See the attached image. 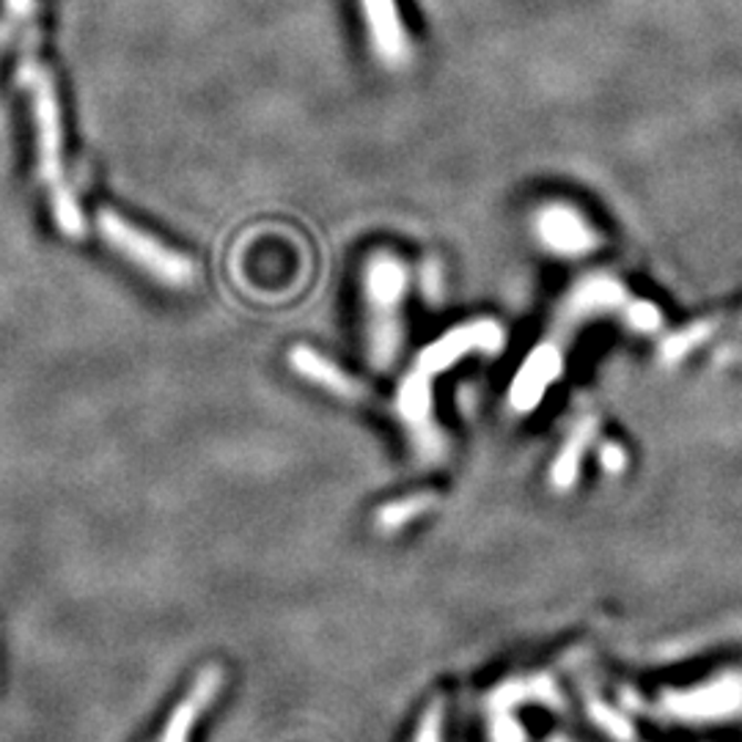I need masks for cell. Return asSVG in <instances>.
I'll return each mask as SVG.
<instances>
[{
	"instance_id": "5bb4252c",
	"label": "cell",
	"mask_w": 742,
	"mask_h": 742,
	"mask_svg": "<svg viewBox=\"0 0 742 742\" xmlns=\"http://www.w3.org/2000/svg\"><path fill=\"white\" fill-rule=\"evenodd\" d=\"M220 682H223V668H218V666L207 668V671L202 673V679L196 682V688L190 690V695L182 701V707L174 712V718H171L168 726H165L163 742H187V734H190L193 723H196V718H198V712H202L204 707L213 701L215 690L220 688Z\"/></svg>"
},
{
	"instance_id": "d6986e66",
	"label": "cell",
	"mask_w": 742,
	"mask_h": 742,
	"mask_svg": "<svg viewBox=\"0 0 742 742\" xmlns=\"http://www.w3.org/2000/svg\"><path fill=\"white\" fill-rule=\"evenodd\" d=\"M621 317H625V322L630 324L636 333H658L660 324H663V311H660L655 302L638 300V297H632V300L627 302Z\"/></svg>"
},
{
	"instance_id": "277c9868",
	"label": "cell",
	"mask_w": 742,
	"mask_h": 742,
	"mask_svg": "<svg viewBox=\"0 0 742 742\" xmlns=\"http://www.w3.org/2000/svg\"><path fill=\"white\" fill-rule=\"evenodd\" d=\"M658 710L666 721L690 723V726L732 721L742 712V673H718L710 682H699L693 688L666 690L658 701Z\"/></svg>"
},
{
	"instance_id": "ac0fdd59",
	"label": "cell",
	"mask_w": 742,
	"mask_h": 742,
	"mask_svg": "<svg viewBox=\"0 0 742 742\" xmlns=\"http://www.w3.org/2000/svg\"><path fill=\"white\" fill-rule=\"evenodd\" d=\"M6 17L20 25L22 37V55L20 59H33V50L39 44L37 31V0H3Z\"/></svg>"
},
{
	"instance_id": "6da1fadb",
	"label": "cell",
	"mask_w": 742,
	"mask_h": 742,
	"mask_svg": "<svg viewBox=\"0 0 742 742\" xmlns=\"http://www.w3.org/2000/svg\"><path fill=\"white\" fill-rule=\"evenodd\" d=\"M20 85L31 91L33 96V124H37V148H39V176L48 187L50 207L53 218L59 223L66 237H83V215H80L78 202L70 193V185L64 179V130H61V107L55 85L50 80V72L39 64L37 59L20 61Z\"/></svg>"
},
{
	"instance_id": "3957f363",
	"label": "cell",
	"mask_w": 742,
	"mask_h": 742,
	"mask_svg": "<svg viewBox=\"0 0 742 742\" xmlns=\"http://www.w3.org/2000/svg\"><path fill=\"white\" fill-rule=\"evenodd\" d=\"M96 226L111 248H116L124 259L133 261L146 276L157 278L165 287H187L196 278V265L185 254L148 237L146 231H141L138 226L127 223L113 209H100Z\"/></svg>"
},
{
	"instance_id": "8fae6325",
	"label": "cell",
	"mask_w": 742,
	"mask_h": 742,
	"mask_svg": "<svg viewBox=\"0 0 742 742\" xmlns=\"http://www.w3.org/2000/svg\"><path fill=\"white\" fill-rule=\"evenodd\" d=\"M525 704H542L550 710H567L561 688L550 673H530V677H515L501 682L498 688L489 690L487 712H515L517 707Z\"/></svg>"
},
{
	"instance_id": "44dd1931",
	"label": "cell",
	"mask_w": 742,
	"mask_h": 742,
	"mask_svg": "<svg viewBox=\"0 0 742 742\" xmlns=\"http://www.w3.org/2000/svg\"><path fill=\"white\" fill-rule=\"evenodd\" d=\"M489 715V742H528L525 726L517 721L515 712H487Z\"/></svg>"
},
{
	"instance_id": "ffe728a7",
	"label": "cell",
	"mask_w": 742,
	"mask_h": 742,
	"mask_svg": "<svg viewBox=\"0 0 742 742\" xmlns=\"http://www.w3.org/2000/svg\"><path fill=\"white\" fill-rule=\"evenodd\" d=\"M445 726V695L437 693L421 712V721L415 726L413 742H443Z\"/></svg>"
},
{
	"instance_id": "52a82bcc",
	"label": "cell",
	"mask_w": 742,
	"mask_h": 742,
	"mask_svg": "<svg viewBox=\"0 0 742 742\" xmlns=\"http://www.w3.org/2000/svg\"><path fill=\"white\" fill-rule=\"evenodd\" d=\"M536 237L550 254L564 259H584L599 248V234L584 215L569 204H547L536 213Z\"/></svg>"
},
{
	"instance_id": "30bf717a",
	"label": "cell",
	"mask_w": 742,
	"mask_h": 742,
	"mask_svg": "<svg viewBox=\"0 0 742 742\" xmlns=\"http://www.w3.org/2000/svg\"><path fill=\"white\" fill-rule=\"evenodd\" d=\"M361 9L377 61L388 70H404L413 59V44H410L396 0H361Z\"/></svg>"
},
{
	"instance_id": "e0dca14e",
	"label": "cell",
	"mask_w": 742,
	"mask_h": 742,
	"mask_svg": "<svg viewBox=\"0 0 742 742\" xmlns=\"http://www.w3.org/2000/svg\"><path fill=\"white\" fill-rule=\"evenodd\" d=\"M715 330H718L715 319H701V322L688 324V328H682L679 333L668 336V339L663 341V347H660V358H663V363L682 361V358L690 355L695 347L704 344V341L710 339Z\"/></svg>"
},
{
	"instance_id": "8992f818",
	"label": "cell",
	"mask_w": 742,
	"mask_h": 742,
	"mask_svg": "<svg viewBox=\"0 0 742 742\" xmlns=\"http://www.w3.org/2000/svg\"><path fill=\"white\" fill-rule=\"evenodd\" d=\"M506 344V333L501 328V322L495 319H473V322L460 324V328H451L449 333H443L441 339H435L432 344H426L424 350L415 358V367L424 374L435 377L443 374L454 367L460 358L473 355H498Z\"/></svg>"
},
{
	"instance_id": "9c48e42d",
	"label": "cell",
	"mask_w": 742,
	"mask_h": 742,
	"mask_svg": "<svg viewBox=\"0 0 742 742\" xmlns=\"http://www.w3.org/2000/svg\"><path fill=\"white\" fill-rule=\"evenodd\" d=\"M564 374V347L558 339H545L528 352L509 388V404L517 413H534L553 382Z\"/></svg>"
},
{
	"instance_id": "2e32d148",
	"label": "cell",
	"mask_w": 742,
	"mask_h": 742,
	"mask_svg": "<svg viewBox=\"0 0 742 742\" xmlns=\"http://www.w3.org/2000/svg\"><path fill=\"white\" fill-rule=\"evenodd\" d=\"M584 704H586V715H589V721L599 729V732L608 734L610 740H616V742L636 740V726L630 723V718L621 715L616 707H610L608 701L597 693V690L586 688Z\"/></svg>"
},
{
	"instance_id": "7a4b0ae2",
	"label": "cell",
	"mask_w": 742,
	"mask_h": 742,
	"mask_svg": "<svg viewBox=\"0 0 742 742\" xmlns=\"http://www.w3.org/2000/svg\"><path fill=\"white\" fill-rule=\"evenodd\" d=\"M408 267L393 254H374L363 270L367 297V352L371 369L388 371L404 341L402 308L408 297Z\"/></svg>"
},
{
	"instance_id": "ba28073f",
	"label": "cell",
	"mask_w": 742,
	"mask_h": 742,
	"mask_svg": "<svg viewBox=\"0 0 742 742\" xmlns=\"http://www.w3.org/2000/svg\"><path fill=\"white\" fill-rule=\"evenodd\" d=\"M632 295L627 292L625 284L605 272H591V276L580 278L569 295L564 297L561 308H558V324L561 328H575L589 319L605 317V313L625 311Z\"/></svg>"
},
{
	"instance_id": "7c38bea8",
	"label": "cell",
	"mask_w": 742,
	"mask_h": 742,
	"mask_svg": "<svg viewBox=\"0 0 742 742\" xmlns=\"http://www.w3.org/2000/svg\"><path fill=\"white\" fill-rule=\"evenodd\" d=\"M289 363H292V369L302 380L313 382V385L333 393V396L347 399V402H361V399H367V385L361 380L350 377L339 363H333L322 352L311 350V347H295L289 352Z\"/></svg>"
},
{
	"instance_id": "cb8c5ba5",
	"label": "cell",
	"mask_w": 742,
	"mask_h": 742,
	"mask_svg": "<svg viewBox=\"0 0 742 742\" xmlns=\"http://www.w3.org/2000/svg\"><path fill=\"white\" fill-rule=\"evenodd\" d=\"M547 742H575V740H567V738H564V734H553V738L547 740Z\"/></svg>"
},
{
	"instance_id": "603a6c76",
	"label": "cell",
	"mask_w": 742,
	"mask_h": 742,
	"mask_svg": "<svg viewBox=\"0 0 742 742\" xmlns=\"http://www.w3.org/2000/svg\"><path fill=\"white\" fill-rule=\"evenodd\" d=\"M597 460H599V467H602V471L608 473V476H619V473H625V467H627V462H630V456H627L625 445H619V443H602V445H599Z\"/></svg>"
},
{
	"instance_id": "7402d4cb",
	"label": "cell",
	"mask_w": 742,
	"mask_h": 742,
	"mask_svg": "<svg viewBox=\"0 0 742 742\" xmlns=\"http://www.w3.org/2000/svg\"><path fill=\"white\" fill-rule=\"evenodd\" d=\"M419 287H421V295H424V300L430 302V306H437V302L443 300V267L437 259H426L424 265H421L419 270Z\"/></svg>"
},
{
	"instance_id": "4fadbf2b",
	"label": "cell",
	"mask_w": 742,
	"mask_h": 742,
	"mask_svg": "<svg viewBox=\"0 0 742 742\" xmlns=\"http://www.w3.org/2000/svg\"><path fill=\"white\" fill-rule=\"evenodd\" d=\"M597 432H599L597 415H584V419L575 421L573 432H569L561 451H558V456L550 465V484L556 493H569V489L580 482V467H584L586 451H589L594 441H597Z\"/></svg>"
},
{
	"instance_id": "5b68a950",
	"label": "cell",
	"mask_w": 742,
	"mask_h": 742,
	"mask_svg": "<svg viewBox=\"0 0 742 742\" xmlns=\"http://www.w3.org/2000/svg\"><path fill=\"white\" fill-rule=\"evenodd\" d=\"M396 415L408 430L415 456L421 462L445 460V435L435 421V399H432V377L413 369L402 380L396 393Z\"/></svg>"
},
{
	"instance_id": "9a60e30c",
	"label": "cell",
	"mask_w": 742,
	"mask_h": 742,
	"mask_svg": "<svg viewBox=\"0 0 742 742\" xmlns=\"http://www.w3.org/2000/svg\"><path fill=\"white\" fill-rule=\"evenodd\" d=\"M437 504H441V495H437L435 489H421V493H410L404 495V498L382 504L380 509L374 512V523L377 528L385 530V534H396V530L408 528V525L415 523V519L435 512Z\"/></svg>"
}]
</instances>
